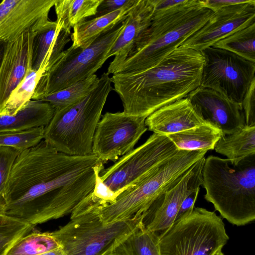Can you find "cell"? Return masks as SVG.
<instances>
[{
  "label": "cell",
  "instance_id": "cell-39",
  "mask_svg": "<svg viewBox=\"0 0 255 255\" xmlns=\"http://www.w3.org/2000/svg\"><path fill=\"white\" fill-rule=\"evenodd\" d=\"M175 0H153L154 5V10H160L174 6L184 1Z\"/></svg>",
  "mask_w": 255,
  "mask_h": 255
},
{
  "label": "cell",
  "instance_id": "cell-34",
  "mask_svg": "<svg viewBox=\"0 0 255 255\" xmlns=\"http://www.w3.org/2000/svg\"><path fill=\"white\" fill-rule=\"evenodd\" d=\"M104 169L103 163L95 167L96 180L92 191L93 195L101 202L102 207L114 203L119 195L111 190L101 179L100 172Z\"/></svg>",
  "mask_w": 255,
  "mask_h": 255
},
{
  "label": "cell",
  "instance_id": "cell-12",
  "mask_svg": "<svg viewBox=\"0 0 255 255\" xmlns=\"http://www.w3.org/2000/svg\"><path fill=\"white\" fill-rule=\"evenodd\" d=\"M146 118L122 112H107L99 121L94 136L92 152L104 163L116 162L134 149L147 130Z\"/></svg>",
  "mask_w": 255,
  "mask_h": 255
},
{
  "label": "cell",
  "instance_id": "cell-36",
  "mask_svg": "<svg viewBox=\"0 0 255 255\" xmlns=\"http://www.w3.org/2000/svg\"><path fill=\"white\" fill-rule=\"evenodd\" d=\"M138 0H102L95 17L101 16L124 8H131Z\"/></svg>",
  "mask_w": 255,
  "mask_h": 255
},
{
  "label": "cell",
  "instance_id": "cell-4",
  "mask_svg": "<svg viewBox=\"0 0 255 255\" xmlns=\"http://www.w3.org/2000/svg\"><path fill=\"white\" fill-rule=\"evenodd\" d=\"M204 198L221 217L237 226L255 219V154L237 164L210 155L202 169Z\"/></svg>",
  "mask_w": 255,
  "mask_h": 255
},
{
  "label": "cell",
  "instance_id": "cell-11",
  "mask_svg": "<svg viewBox=\"0 0 255 255\" xmlns=\"http://www.w3.org/2000/svg\"><path fill=\"white\" fill-rule=\"evenodd\" d=\"M201 52L205 62L200 86L216 90L242 104L255 79V62L213 46Z\"/></svg>",
  "mask_w": 255,
  "mask_h": 255
},
{
  "label": "cell",
  "instance_id": "cell-42",
  "mask_svg": "<svg viewBox=\"0 0 255 255\" xmlns=\"http://www.w3.org/2000/svg\"><path fill=\"white\" fill-rule=\"evenodd\" d=\"M214 255H224V254L222 253V250L219 251L217 252L216 254H215Z\"/></svg>",
  "mask_w": 255,
  "mask_h": 255
},
{
  "label": "cell",
  "instance_id": "cell-15",
  "mask_svg": "<svg viewBox=\"0 0 255 255\" xmlns=\"http://www.w3.org/2000/svg\"><path fill=\"white\" fill-rule=\"evenodd\" d=\"M56 0H3L0 3V42L35 33L49 21Z\"/></svg>",
  "mask_w": 255,
  "mask_h": 255
},
{
  "label": "cell",
  "instance_id": "cell-30",
  "mask_svg": "<svg viewBox=\"0 0 255 255\" xmlns=\"http://www.w3.org/2000/svg\"><path fill=\"white\" fill-rule=\"evenodd\" d=\"M255 23L218 41L213 47L233 52L255 62Z\"/></svg>",
  "mask_w": 255,
  "mask_h": 255
},
{
  "label": "cell",
  "instance_id": "cell-40",
  "mask_svg": "<svg viewBox=\"0 0 255 255\" xmlns=\"http://www.w3.org/2000/svg\"><path fill=\"white\" fill-rule=\"evenodd\" d=\"M39 255H64V254L61 248L60 247L54 250Z\"/></svg>",
  "mask_w": 255,
  "mask_h": 255
},
{
  "label": "cell",
  "instance_id": "cell-25",
  "mask_svg": "<svg viewBox=\"0 0 255 255\" xmlns=\"http://www.w3.org/2000/svg\"><path fill=\"white\" fill-rule=\"evenodd\" d=\"M102 0H56L54 4L57 19L64 28L71 32L72 28L91 16L96 14Z\"/></svg>",
  "mask_w": 255,
  "mask_h": 255
},
{
  "label": "cell",
  "instance_id": "cell-26",
  "mask_svg": "<svg viewBox=\"0 0 255 255\" xmlns=\"http://www.w3.org/2000/svg\"><path fill=\"white\" fill-rule=\"evenodd\" d=\"M112 255H160L158 234L147 230L142 221Z\"/></svg>",
  "mask_w": 255,
  "mask_h": 255
},
{
  "label": "cell",
  "instance_id": "cell-23",
  "mask_svg": "<svg viewBox=\"0 0 255 255\" xmlns=\"http://www.w3.org/2000/svg\"><path fill=\"white\" fill-rule=\"evenodd\" d=\"M214 149L237 164L243 158L255 154V126H245L240 130L222 134Z\"/></svg>",
  "mask_w": 255,
  "mask_h": 255
},
{
  "label": "cell",
  "instance_id": "cell-38",
  "mask_svg": "<svg viewBox=\"0 0 255 255\" xmlns=\"http://www.w3.org/2000/svg\"><path fill=\"white\" fill-rule=\"evenodd\" d=\"M200 1L203 6L215 12L223 7L235 4L248 3L250 2L251 0H200Z\"/></svg>",
  "mask_w": 255,
  "mask_h": 255
},
{
  "label": "cell",
  "instance_id": "cell-24",
  "mask_svg": "<svg viewBox=\"0 0 255 255\" xmlns=\"http://www.w3.org/2000/svg\"><path fill=\"white\" fill-rule=\"evenodd\" d=\"M222 134L219 129L206 123L167 136L179 150L208 151L214 149Z\"/></svg>",
  "mask_w": 255,
  "mask_h": 255
},
{
  "label": "cell",
  "instance_id": "cell-29",
  "mask_svg": "<svg viewBox=\"0 0 255 255\" xmlns=\"http://www.w3.org/2000/svg\"><path fill=\"white\" fill-rule=\"evenodd\" d=\"M44 72L35 71L30 65L25 77L11 93L0 115H13L32 100L37 83Z\"/></svg>",
  "mask_w": 255,
  "mask_h": 255
},
{
  "label": "cell",
  "instance_id": "cell-28",
  "mask_svg": "<svg viewBox=\"0 0 255 255\" xmlns=\"http://www.w3.org/2000/svg\"><path fill=\"white\" fill-rule=\"evenodd\" d=\"M99 78L96 74L70 86L50 94L41 101L49 103L55 109L60 110L78 102L89 94L96 86Z\"/></svg>",
  "mask_w": 255,
  "mask_h": 255
},
{
  "label": "cell",
  "instance_id": "cell-7",
  "mask_svg": "<svg viewBox=\"0 0 255 255\" xmlns=\"http://www.w3.org/2000/svg\"><path fill=\"white\" fill-rule=\"evenodd\" d=\"M207 151L180 150L134 186L125 190L115 202L100 208L101 219L112 223L130 219L145 212L159 196L175 184Z\"/></svg>",
  "mask_w": 255,
  "mask_h": 255
},
{
  "label": "cell",
  "instance_id": "cell-2",
  "mask_svg": "<svg viewBox=\"0 0 255 255\" xmlns=\"http://www.w3.org/2000/svg\"><path fill=\"white\" fill-rule=\"evenodd\" d=\"M204 62L201 52L178 47L152 68L114 74L111 79L123 112L146 118L199 87Z\"/></svg>",
  "mask_w": 255,
  "mask_h": 255
},
{
  "label": "cell",
  "instance_id": "cell-17",
  "mask_svg": "<svg viewBox=\"0 0 255 255\" xmlns=\"http://www.w3.org/2000/svg\"><path fill=\"white\" fill-rule=\"evenodd\" d=\"M34 35L26 32L6 43L0 64V115L11 93L31 65Z\"/></svg>",
  "mask_w": 255,
  "mask_h": 255
},
{
  "label": "cell",
  "instance_id": "cell-32",
  "mask_svg": "<svg viewBox=\"0 0 255 255\" xmlns=\"http://www.w3.org/2000/svg\"><path fill=\"white\" fill-rule=\"evenodd\" d=\"M44 127L20 131L0 132V146L12 147L20 152L33 147L44 138Z\"/></svg>",
  "mask_w": 255,
  "mask_h": 255
},
{
  "label": "cell",
  "instance_id": "cell-18",
  "mask_svg": "<svg viewBox=\"0 0 255 255\" xmlns=\"http://www.w3.org/2000/svg\"><path fill=\"white\" fill-rule=\"evenodd\" d=\"M154 11L153 0H138L129 10L124 28L107 54L108 58L115 56L108 67V74H114L125 61L136 42L150 25Z\"/></svg>",
  "mask_w": 255,
  "mask_h": 255
},
{
  "label": "cell",
  "instance_id": "cell-41",
  "mask_svg": "<svg viewBox=\"0 0 255 255\" xmlns=\"http://www.w3.org/2000/svg\"><path fill=\"white\" fill-rule=\"evenodd\" d=\"M6 43V42H0V64L3 56Z\"/></svg>",
  "mask_w": 255,
  "mask_h": 255
},
{
  "label": "cell",
  "instance_id": "cell-31",
  "mask_svg": "<svg viewBox=\"0 0 255 255\" xmlns=\"http://www.w3.org/2000/svg\"><path fill=\"white\" fill-rule=\"evenodd\" d=\"M33 229L28 224L0 213V255H5L18 239Z\"/></svg>",
  "mask_w": 255,
  "mask_h": 255
},
{
  "label": "cell",
  "instance_id": "cell-14",
  "mask_svg": "<svg viewBox=\"0 0 255 255\" xmlns=\"http://www.w3.org/2000/svg\"><path fill=\"white\" fill-rule=\"evenodd\" d=\"M253 23H255V0L225 7L215 12L179 47L201 52Z\"/></svg>",
  "mask_w": 255,
  "mask_h": 255
},
{
  "label": "cell",
  "instance_id": "cell-20",
  "mask_svg": "<svg viewBox=\"0 0 255 255\" xmlns=\"http://www.w3.org/2000/svg\"><path fill=\"white\" fill-rule=\"evenodd\" d=\"M71 32L65 29L58 19L49 20L34 33L31 68L44 73L56 61L71 40Z\"/></svg>",
  "mask_w": 255,
  "mask_h": 255
},
{
  "label": "cell",
  "instance_id": "cell-1",
  "mask_svg": "<svg viewBox=\"0 0 255 255\" xmlns=\"http://www.w3.org/2000/svg\"><path fill=\"white\" fill-rule=\"evenodd\" d=\"M102 163L94 154L58 152L42 140L16 157L0 213L33 227L71 214L93 191L94 168Z\"/></svg>",
  "mask_w": 255,
  "mask_h": 255
},
{
  "label": "cell",
  "instance_id": "cell-9",
  "mask_svg": "<svg viewBox=\"0 0 255 255\" xmlns=\"http://www.w3.org/2000/svg\"><path fill=\"white\" fill-rule=\"evenodd\" d=\"M157 234L160 255H214L229 239L221 218L200 207Z\"/></svg>",
  "mask_w": 255,
  "mask_h": 255
},
{
  "label": "cell",
  "instance_id": "cell-22",
  "mask_svg": "<svg viewBox=\"0 0 255 255\" xmlns=\"http://www.w3.org/2000/svg\"><path fill=\"white\" fill-rule=\"evenodd\" d=\"M131 8H122L78 24L73 28L71 34L72 46L82 48L89 46L104 31L124 20Z\"/></svg>",
  "mask_w": 255,
  "mask_h": 255
},
{
  "label": "cell",
  "instance_id": "cell-37",
  "mask_svg": "<svg viewBox=\"0 0 255 255\" xmlns=\"http://www.w3.org/2000/svg\"><path fill=\"white\" fill-rule=\"evenodd\" d=\"M200 188L185 198L179 207L175 221L188 216L192 212Z\"/></svg>",
  "mask_w": 255,
  "mask_h": 255
},
{
  "label": "cell",
  "instance_id": "cell-21",
  "mask_svg": "<svg viewBox=\"0 0 255 255\" xmlns=\"http://www.w3.org/2000/svg\"><path fill=\"white\" fill-rule=\"evenodd\" d=\"M55 112L48 103L30 100L13 115H0V132L20 131L46 126Z\"/></svg>",
  "mask_w": 255,
  "mask_h": 255
},
{
  "label": "cell",
  "instance_id": "cell-8",
  "mask_svg": "<svg viewBox=\"0 0 255 255\" xmlns=\"http://www.w3.org/2000/svg\"><path fill=\"white\" fill-rule=\"evenodd\" d=\"M125 19L104 31L87 48L71 45L64 50L42 75L32 100H40L95 74L108 59L107 54L122 32Z\"/></svg>",
  "mask_w": 255,
  "mask_h": 255
},
{
  "label": "cell",
  "instance_id": "cell-5",
  "mask_svg": "<svg viewBox=\"0 0 255 255\" xmlns=\"http://www.w3.org/2000/svg\"><path fill=\"white\" fill-rule=\"evenodd\" d=\"M109 74L104 72L95 88L78 102L55 110L44 127L43 140L60 152L69 155L93 154L95 132L108 96L113 90Z\"/></svg>",
  "mask_w": 255,
  "mask_h": 255
},
{
  "label": "cell",
  "instance_id": "cell-33",
  "mask_svg": "<svg viewBox=\"0 0 255 255\" xmlns=\"http://www.w3.org/2000/svg\"><path fill=\"white\" fill-rule=\"evenodd\" d=\"M20 153L12 147L0 146V203L13 165Z\"/></svg>",
  "mask_w": 255,
  "mask_h": 255
},
{
  "label": "cell",
  "instance_id": "cell-10",
  "mask_svg": "<svg viewBox=\"0 0 255 255\" xmlns=\"http://www.w3.org/2000/svg\"><path fill=\"white\" fill-rule=\"evenodd\" d=\"M179 150L167 135L153 133L144 143L102 170L101 178L111 190L120 195Z\"/></svg>",
  "mask_w": 255,
  "mask_h": 255
},
{
  "label": "cell",
  "instance_id": "cell-6",
  "mask_svg": "<svg viewBox=\"0 0 255 255\" xmlns=\"http://www.w3.org/2000/svg\"><path fill=\"white\" fill-rule=\"evenodd\" d=\"M99 209L74 210L70 221L52 232L64 255H112L143 217L142 213L128 220L105 223Z\"/></svg>",
  "mask_w": 255,
  "mask_h": 255
},
{
  "label": "cell",
  "instance_id": "cell-13",
  "mask_svg": "<svg viewBox=\"0 0 255 255\" xmlns=\"http://www.w3.org/2000/svg\"><path fill=\"white\" fill-rule=\"evenodd\" d=\"M205 159L203 157L195 163L175 184L154 200L143 213L142 224L147 230L158 234L174 223L183 200L202 185Z\"/></svg>",
  "mask_w": 255,
  "mask_h": 255
},
{
  "label": "cell",
  "instance_id": "cell-35",
  "mask_svg": "<svg viewBox=\"0 0 255 255\" xmlns=\"http://www.w3.org/2000/svg\"><path fill=\"white\" fill-rule=\"evenodd\" d=\"M255 79L246 94L242 105L244 114L246 125L255 126Z\"/></svg>",
  "mask_w": 255,
  "mask_h": 255
},
{
  "label": "cell",
  "instance_id": "cell-19",
  "mask_svg": "<svg viewBox=\"0 0 255 255\" xmlns=\"http://www.w3.org/2000/svg\"><path fill=\"white\" fill-rule=\"evenodd\" d=\"M206 123L186 97L159 108L145 121L149 130L164 135Z\"/></svg>",
  "mask_w": 255,
  "mask_h": 255
},
{
  "label": "cell",
  "instance_id": "cell-3",
  "mask_svg": "<svg viewBox=\"0 0 255 255\" xmlns=\"http://www.w3.org/2000/svg\"><path fill=\"white\" fill-rule=\"evenodd\" d=\"M214 13L200 0H184L174 6L154 10L150 25L114 74L154 67L203 26Z\"/></svg>",
  "mask_w": 255,
  "mask_h": 255
},
{
  "label": "cell",
  "instance_id": "cell-16",
  "mask_svg": "<svg viewBox=\"0 0 255 255\" xmlns=\"http://www.w3.org/2000/svg\"><path fill=\"white\" fill-rule=\"evenodd\" d=\"M186 97L205 122L223 134L238 131L246 125L242 104L212 89L199 86Z\"/></svg>",
  "mask_w": 255,
  "mask_h": 255
},
{
  "label": "cell",
  "instance_id": "cell-27",
  "mask_svg": "<svg viewBox=\"0 0 255 255\" xmlns=\"http://www.w3.org/2000/svg\"><path fill=\"white\" fill-rule=\"evenodd\" d=\"M60 247L52 232L32 230L18 239L5 255H39Z\"/></svg>",
  "mask_w": 255,
  "mask_h": 255
}]
</instances>
